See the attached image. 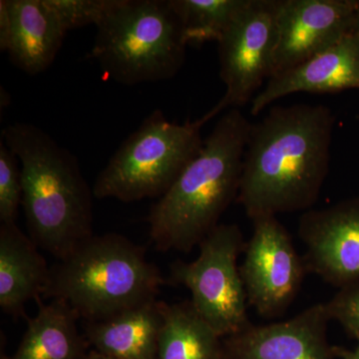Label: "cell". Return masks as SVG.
<instances>
[{
  "mask_svg": "<svg viewBox=\"0 0 359 359\" xmlns=\"http://www.w3.org/2000/svg\"><path fill=\"white\" fill-rule=\"evenodd\" d=\"M334 116L325 105L273 107L250 126L237 197L250 219L306 212L330 170Z\"/></svg>",
  "mask_w": 359,
  "mask_h": 359,
  "instance_id": "6da1fadb",
  "label": "cell"
},
{
  "mask_svg": "<svg viewBox=\"0 0 359 359\" xmlns=\"http://www.w3.org/2000/svg\"><path fill=\"white\" fill-rule=\"evenodd\" d=\"M250 126L240 109L219 118L198 155L151 208L149 233L156 249L188 254L219 226L237 200Z\"/></svg>",
  "mask_w": 359,
  "mask_h": 359,
  "instance_id": "7a4b0ae2",
  "label": "cell"
},
{
  "mask_svg": "<svg viewBox=\"0 0 359 359\" xmlns=\"http://www.w3.org/2000/svg\"><path fill=\"white\" fill-rule=\"evenodd\" d=\"M2 140L20 163L29 237L57 259L93 236V190L77 158L32 123H13Z\"/></svg>",
  "mask_w": 359,
  "mask_h": 359,
  "instance_id": "3957f363",
  "label": "cell"
},
{
  "mask_svg": "<svg viewBox=\"0 0 359 359\" xmlns=\"http://www.w3.org/2000/svg\"><path fill=\"white\" fill-rule=\"evenodd\" d=\"M145 249L120 233L92 236L50 268L42 299L66 302L84 321L155 301L166 283Z\"/></svg>",
  "mask_w": 359,
  "mask_h": 359,
  "instance_id": "277c9868",
  "label": "cell"
},
{
  "mask_svg": "<svg viewBox=\"0 0 359 359\" xmlns=\"http://www.w3.org/2000/svg\"><path fill=\"white\" fill-rule=\"evenodd\" d=\"M96 27L90 55L118 83L164 81L184 65L188 45L171 0H115Z\"/></svg>",
  "mask_w": 359,
  "mask_h": 359,
  "instance_id": "5b68a950",
  "label": "cell"
},
{
  "mask_svg": "<svg viewBox=\"0 0 359 359\" xmlns=\"http://www.w3.org/2000/svg\"><path fill=\"white\" fill-rule=\"evenodd\" d=\"M204 140L196 122H170L154 110L130 135L97 176V199L124 203L160 199L198 155Z\"/></svg>",
  "mask_w": 359,
  "mask_h": 359,
  "instance_id": "8992f818",
  "label": "cell"
},
{
  "mask_svg": "<svg viewBox=\"0 0 359 359\" xmlns=\"http://www.w3.org/2000/svg\"><path fill=\"white\" fill-rule=\"evenodd\" d=\"M199 248V256L191 263L173 264L170 278L190 290L196 313L224 339L250 325L238 266L245 248L242 231L238 224H219Z\"/></svg>",
  "mask_w": 359,
  "mask_h": 359,
  "instance_id": "52a82bcc",
  "label": "cell"
},
{
  "mask_svg": "<svg viewBox=\"0 0 359 359\" xmlns=\"http://www.w3.org/2000/svg\"><path fill=\"white\" fill-rule=\"evenodd\" d=\"M276 0H249L219 43V77L226 91L198 126L224 110L240 109L271 78L276 45Z\"/></svg>",
  "mask_w": 359,
  "mask_h": 359,
  "instance_id": "ba28073f",
  "label": "cell"
},
{
  "mask_svg": "<svg viewBox=\"0 0 359 359\" xmlns=\"http://www.w3.org/2000/svg\"><path fill=\"white\" fill-rule=\"evenodd\" d=\"M254 229L240 266L248 304L259 316L278 318L289 309L308 273L289 231L275 216L252 219Z\"/></svg>",
  "mask_w": 359,
  "mask_h": 359,
  "instance_id": "9c48e42d",
  "label": "cell"
},
{
  "mask_svg": "<svg viewBox=\"0 0 359 359\" xmlns=\"http://www.w3.org/2000/svg\"><path fill=\"white\" fill-rule=\"evenodd\" d=\"M358 0H276L271 77L353 34Z\"/></svg>",
  "mask_w": 359,
  "mask_h": 359,
  "instance_id": "30bf717a",
  "label": "cell"
},
{
  "mask_svg": "<svg viewBox=\"0 0 359 359\" xmlns=\"http://www.w3.org/2000/svg\"><path fill=\"white\" fill-rule=\"evenodd\" d=\"M297 233L308 273L339 290L359 283V197L304 212Z\"/></svg>",
  "mask_w": 359,
  "mask_h": 359,
  "instance_id": "8fae6325",
  "label": "cell"
},
{
  "mask_svg": "<svg viewBox=\"0 0 359 359\" xmlns=\"http://www.w3.org/2000/svg\"><path fill=\"white\" fill-rule=\"evenodd\" d=\"M330 318L325 302L290 320L255 325L224 337L219 359H334L327 339Z\"/></svg>",
  "mask_w": 359,
  "mask_h": 359,
  "instance_id": "7c38bea8",
  "label": "cell"
},
{
  "mask_svg": "<svg viewBox=\"0 0 359 359\" xmlns=\"http://www.w3.org/2000/svg\"><path fill=\"white\" fill-rule=\"evenodd\" d=\"M66 33L48 0H0V50L27 74L53 63Z\"/></svg>",
  "mask_w": 359,
  "mask_h": 359,
  "instance_id": "4fadbf2b",
  "label": "cell"
},
{
  "mask_svg": "<svg viewBox=\"0 0 359 359\" xmlns=\"http://www.w3.org/2000/svg\"><path fill=\"white\" fill-rule=\"evenodd\" d=\"M359 90V39L349 34L330 48L292 69L269 78L252 100L250 114L257 115L271 103L290 94L337 93Z\"/></svg>",
  "mask_w": 359,
  "mask_h": 359,
  "instance_id": "5bb4252c",
  "label": "cell"
},
{
  "mask_svg": "<svg viewBox=\"0 0 359 359\" xmlns=\"http://www.w3.org/2000/svg\"><path fill=\"white\" fill-rule=\"evenodd\" d=\"M50 268L29 236L16 224H0V308L18 318L25 306L42 299Z\"/></svg>",
  "mask_w": 359,
  "mask_h": 359,
  "instance_id": "9a60e30c",
  "label": "cell"
},
{
  "mask_svg": "<svg viewBox=\"0 0 359 359\" xmlns=\"http://www.w3.org/2000/svg\"><path fill=\"white\" fill-rule=\"evenodd\" d=\"M163 304L155 299L105 320L84 321L85 339L114 359H158Z\"/></svg>",
  "mask_w": 359,
  "mask_h": 359,
  "instance_id": "2e32d148",
  "label": "cell"
},
{
  "mask_svg": "<svg viewBox=\"0 0 359 359\" xmlns=\"http://www.w3.org/2000/svg\"><path fill=\"white\" fill-rule=\"evenodd\" d=\"M40 297L39 313L27 318V328L18 351L1 359H81L88 341L78 330V314L66 302Z\"/></svg>",
  "mask_w": 359,
  "mask_h": 359,
  "instance_id": "e0dca14e",
  "label": "cell"
},
{
  "mask_svg": "<svg viewBox=\"0 0 359 359\" xmlns=\"http://www.w3.org/2000/svg\"><path fill=\"white\" fill-rule=\"evenodd\" d=\"M158 359H219L222 337L196 313L191 302L163 304Z\"/></svg>",
  "mask_w": 359,
  "mask_h": 359,
  "instance_id": "ac0fdd59",
  "label": "cell"
},
{
  "mask_svg": "<svg viewBox=\"0 0 359 359\" xmlns=\"http://www.w3.org/2000/svg\"><path fill=\"white\" fill-rule=\"evenodd\" d=\"M187 45L219 42L249 0H171Z\"/></svg>",
  "mask_w": 359,
  "mask_h": 359,
  "instance_id": "d6986e66",
  "label": "cell"
},
{
  "mask_svg": "<svg viewBox=\"0 0 359 359\" xmlns=\"http://www.w3.org/2000/svg\"><path fill=\"white\" fill-rule=\"evenodd\" d=\"M16 155L0 140V223L16 224L22 205V181Z\"/></svg>",
  "mask_w": 359,
  "mask_h": 359,
  "instance_id": "ffe728a7",
  "label": "cell"
},
{
  "mask_svg": "<svg viewBox=\"0 0 359 359\" xmlns=\"http://www.w3.org/2000/svg\"><path fill=\"white\" fill-rule=\"evenodd\" d=\"M115 0H48L66 30L98 25L109 13Z\"/></svg>",
  "mask_w": 359,
  "mask_h": 359,
  "instance_id": "44dd1931",
  "label": "cell"
},
{
  "mask_svg": "<svg viewBox=\"0 0 359 359\" xmlns=\"http://www.w3.org/2000/svg\"><path fill=\"white\" fill-rule=\"evenodd\" d=\"M330 320H335L346 334L359 341V283L342 287L325 302Z\"/></svg>",
  "mask_w": 359,
  "mask_h": 359,
  "instance_id": "7402d4cb",
  "label": "cell"
},
{
  "mask_svg": "<svg viewBox=\"0 0 359 359\" xmlns=\"http://www.w3.org/2000/svg\"><path fill=\"white\" fill-rule=\"evenodd\" d=\"M335 358L340 359H359V341L353 349H347L342 346H332Z\"/></svg>",
  "mask_w": 359,
  "mask_h": 359,
  "instance_id": "603a6c76",
  "label": "cell"
},
{
  "mask_svg": "<svg viewBox=\"0 0 359 359\" xmlns=\"http://www.w3.org/2000/svg\"><path fill=\"white\" fill-rule=\"evenodd\" d=\"M81 359H114L112 358H109V356L105 355V354H102L100 353H98V351H90L88 353L85 354L83 358Z\"/></svg>",
  "mask_w": 359,
  "mask_h": 359,
  "instance_id": "cb8c5ba5",
  "label": "cell"
},
{
  "mask_svg": "<svg viewBox=\"0 0 359 359\" xmlns=\"http://www.w3.org/2000/svg\"><path fill=\"white\" fill-rule=\"evenodd\" d=\"M353 34L355 35V36L359 39V0H358L355 15H354Z\"/></svg>",
  "mask_w": 359,
  "mask_h": 359,
  "instance_id": "d4e9b609",
  "label": "cell"
}]
</instances>
